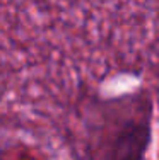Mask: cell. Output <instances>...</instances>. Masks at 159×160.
<instances>
[{"mask_svg":"<svg viewBox=\"0 0 159 160\" xmlns=\"http://www.w3.org/2000/svg\"><path fill=\"white\" fill-rule=\"evenodd\" d=\"M89 121V160H146L152 142V96L146 89L99 99Z\"/></svg>","mask_w":159,"mask_h":160,"instance_id":"obj_1","label":"cell"}]
</instances>
